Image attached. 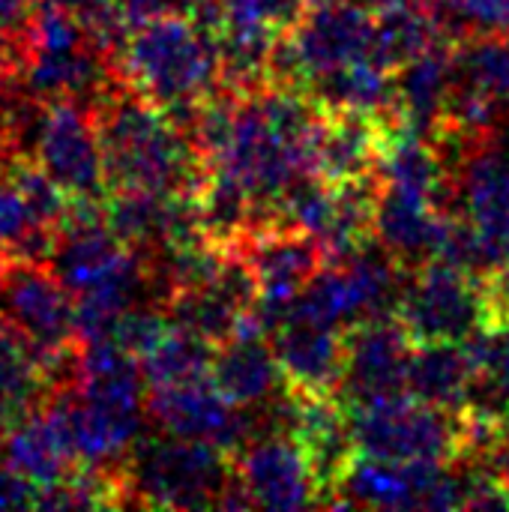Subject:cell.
Listing matches in <instances>:
<instances>
[{"mask_svg": "<svg viewBox=\"0 0 509 512\" xmlns=\"http://www.w3.org/2000/svg\"><path fill=\"white\" fill-rule=\"evenodd\" d=\"M108 192L144 189L189 195L204 183V165L186 132L153 102L117 81L93 105Z\"/></svg>", "mask_w": 509, "mask_h": 512, "instance_id": "1", "label": "cell"}, {"mask_svg": "<svg viewBox=\"0 0 509 512\" xmlns=\"http://www.w3.org/2000/svg\"><path fill=\"white\" fill-rule=\"evenodd\" d=\"M114 69L123 84L162 108L177 126L222 87L216 33L183 12L135 24L114 54Z\"/></svg>", "mask_w": 509, "mask_h": 512, "instance_id": "2", "label": "cell"}, {"mask_svg": "<svg viewBox=\"0 0 509 512\" xmlns=\"http://www.w3.org/2000/svg\"><path fill=\"white\" fill-rule=\"evenodd\" d=\"M234 474V456L219 444L177 435H141L123 465L126 507L219 510Z\"/></svg>", "mask_w": 509, "mask_h": 512, "instance_id": "3", "label": "cell"}, {"mask_svg": "<svg viewBox=\"0 0 509 512\" xmlns=\"http://www.w3.org/2000/svg\"><path fill=\"white\" fill-rule=\"evenodd\" d=\"M0 321L36 348L51 390L75 381V297L45 261L0 255Z\"/></svg>", "mask_w": 509, "mask_h": 512, "instance_id": "4", "label": "cell"}, {"mask_svg": "<svg viewBox=\"0 0 509 512\" xmlns=\"http://www.w3.org/2000/svg\"><path fill=\"white\" fill-rule=\"evenodd\" d=\"M357 453L393 462H459L462 417L459 411L417 402L408 393L372 405L345 408Z\"/></svg>", "mask_w": 509, "mask_h": 512, "instance_id": "5", "label": "cell"}, {"mask_svg": "<svg viewBox=\"0 0 509 512\" xmlns=\"http://www.w3.org/2000/svg\"><path fill=\"white\" fill-rule=\"evenodd\" d=\"M480 279L444 261L411 270L396 309L408 339L414 345L471 339L486 321Z\"/></svg>", "mask_w": 509, "mask_h": 512, "instance_id": "6", "label": "cell"}, {"mask_svg": "<svg viewBox=\"0 0 509 512\" xmlns=\"http://www.w3.org/2000/svg\"><path fill=\"white\" fill-rule=\"evenodd\" d=\"M30 159L69 195V198H105L108 177L102 162V144L96 132L93 108L81 99L42 102Z\"/></svg>", "mask_w": 509, "mask_h": 512, "instance_id": "7", "label": "cell"}, {"mask_svg": "<svg viewBox=\"0 0 509 512\" xmlns=\"http://www.w3.org/2000/svg\"><path fill=\"white\" fill-rule=\"evenodd\" d=\"M147 420L165 435L210 441L231 456L267 426L264 408L231 405L210 378L147 390Z\"/></svg>", "mask_w": 509, "mask_h": 512, "instance_id": "8", "label": "cell"}, {"mask_svg": "<svg viewBox=\"0 0 509 512\" xmlns=\"http://www.w3.org/2000/svg\"><path fill=\"white\" fill-rule=\"evenodd\" d=\"M237 477L252 501L264 510H306L321 507V483L288 429H264L234 453Z\"/></svg>", "mask_w": 509, "mask_h": 512, "instance_id": "9", "label": "cell"}, {"mask_svg": "<svg viewBox=\"0 0 509 512\" xmlns=\"http://www.w3.org/2000/svg\"><path fill=\"white\" fill-rule=\"evenodd\" d=\"M345 339V372L336 390V399L345 408L372 405L378 399H390L405 390L408 360L414 342L396 315L372 318L342 330Z\"/></svg>", "mask_w": 509, "mask_h": 512, "instance_id": "10", "label": "cell"}, {"mask_svg": "<svg viewBox=\"0 0 509 512\" xmlns=\"http://www.w3.org/2000/svg\"><path fill=\"white\" fill-rule=\"evenodd\" d=\"M456 210L477 228L489 270L509 267V156L498 138L474 147L453 171Z\"/></svg>", "mask_w": 509, "mask_h": 512, "instance_id": "11", "label": "cell"}, {"mask_svg": "<svg viewBox=\"0 0 509 512\" xmlns=\"http://www.w3.org/2000/svg\"><path fill=\"white\" fill-rule=\"evenodd\" d=\"M285 390L294 396H336L345 372L342 330L285 315L270 333Z\"/></svg>", "mask_w": 509, "mask_h": 512, "instance_id": "12", "label": "cell"}, {"mask_svg": "<svg viewBox=\"0 0 509 512\" xmlns=\"http://www.w3.org/2000/svg\"><path fill=\"white\" fill-rule=\"evenodd\" d=\"M0 459L39 489V504L78 471L66 429L48 402L24 411L12 423L0 447Z\"/></svg>", "mask_w": 509, "mask_h": 512, "instance_id": "13", "label": "cell"}, {"mask_svg": "<svg viewBox=\"0 0 509 512\" xmlns=\"http://www.w3.org/2000/svg\"><path fill=\"white\" fill-rule=\"evenodd\" d=\"M444 213L435 201L384 186L375 210V240L405 267L417 270L438 255Z\"/></svg>", "mask_w": 509, "mask_h": 512, "instance_id": "14", "label": "cell"}, {"mask_svg": "<svg viewBox=\"0 0 509 512\" xmlns=\"http://www.w3.org/2000/svg\"><path fill=\"white\" fill-rule=\"evenodd\" d=\"M210 381L237 408H264L285 393V378L267 336H231L216 345Z\"/></svg>", "mask_w": 509, "mask_h": 512, "instance_id": "15", "label": "cell"}, {"mask_svg": "<svg viewBox=\"0 0 509 512\" xmlns=\"http://www.w3.org/2000/svg\"><path fill=\"white\" fill-rule=\"evenodd\" d=\"M456 81L453 42L441 39L396 72V117L411 132L432 138L444 120Z\"/></svg>", "mask_w": 509, "mask_h": 512, "instance_id": "16", "label": "cell"}, {"mask_svg": "<svg viewBox=\"0 0 509 512\" xmlns=\"http://www.w3.org/2000/svg\"><path fill=\"white\" fill-rule=\"evenodd\" d=\"M129 255V246L108 231L105 222H63L57 228L48 267L72 297L105 282Z\"/></svg>", "mask_w": 509, "mask_h": 512, "instance_id": "17", "label": "cell"}, {"mask_svg": "<svg viewBox=\"0 0 509 512\" xmlns=\"http://www.w3.org/2000/svg\"><path fill=\"white\" fill-rule=\"evenodd\" d=\"M474 387L477 372L462 342H432L411 348L405 390L417 402L462 411L465 405H471Z\"/></svg>", "mask_w": 509, "mask_h": 512, "instance_id": "18", "label": "cell"}, {"mask_svg": "<svg viewBox=\"0 0 509 512\" xmlns=\"http://www.w3.org/2000/svg\"><path fill=\"white\" fill-rule=\"evenodd\" d=\"M324 111H366L396 117V72L357 60L315 78L306 90Z\"/></svg>", "mask_w": 509, "mask_h": 512, "instance_id": "19", "label": "cell"}, {"mask_svg": "<svg viewBox=\"0 0 509 512\" xmlns=\"http://www.w3.org/2000/svg\"><path fill=\"white\" fill-rule=\"evenodd\" d=\"M444 39L438 21L420 0H402L399 6L375 15V45L372 63L399 72L405 63L429 51ZM450 42V39H447Z\"/></svg>", "mask_w": 509, "mask_h": 512, "instance_id": "20", "label": "cell"}, {"mask_svg": "<svg viewBox=\"0 0 509 512\" xmlns=\"http://www.w3.org/2000/svg\"><path fill=\"white\" fill-rule=\"evenodd\" d=\"M456 84L480 93L509 117V33H477L453 42Z\"/></svg>", "mask_w": 509, "mask_h": 512, "instance_id": "21", "label": "cell"}, {"mask_svg": "<svg viewBox=\"0 0 509 512\" xmlns=\"http://www.w3.org/2000/svg\"><path fill=\"white\" fill-rule=\"evenodd\" d=\"M51 393L48 372L36 348L0 321V399L21 417Z\"/></svg>", "mask_w": 509, "mask_h": 512, "instance_id": "22", "label": "cell"}, {"mask_svg": "<svg viewBox=\"0 0 509 512\" xmlns=\"http://www.w3.org/2000/svg\"><path fill=\"white\" fill-rule=\"evenodd\" d=\"M216 345L189 333V330H171L144 360L141 372L147 381V390L156 387H174V384H189V381H204L210 378Z\"/></svg>", "mask_w": 509, "mask_h": 512, "instance_id": "23", "label": "cell"}, {"mask_svg": "<svg viewBox=\"0 0 509 512\" xmlns=\"http://www.w3.org/2000/svg\"><path fill=\"white\" fill-rule=\"evenodd\" d=\"M474 372H477V387L474 399L477 405L509 411V321L498 327H480L471 339L462 342Z\"/></svg>", "mask_w": 509, "mask_h": 512, "instance_id": "24", "label": "cell"}, {"mask_svg": "<svg viewBox=\"0 0 509 512\" xmlns=\"http://www.w3.org/2000/svg\"><path fill=\"white\" fill-rule=\"evenodd\" d=\"M171 330H174V324H171V318H168V312L162 306L141 303V306L126 309L117 318V324L111 330V339L120 348H126L129 354H135L138 360H144Z\"/></svg>", "mask_w": 509, "mask_h": 512, "instance_id": "25", "label": "cell"}, {"mask_svg": "<svg viewBox=\"0 0 509 512\" xmlns=\"http://www.w3.org/2000/svg\"><path fill=\"white\" fill-rule=\"evenodd\" d=\"M309 9V0H225V18L288 33Z\"/></svg>", "mask_w": 509, "mask_h": 512, "instance_id": "26", "label": "cell"}, {"mask_svg": "<svg viewBox=\"0 0 509 512\" xmlns=\"http://www.w3.org/2000/svg\"><path fill=\"white\" fill-rule=\"evenodd\" d=\"M21 507H39V489L12 471L6 462H0V510H21Z\"/></svg>", "mask_w": 509, "mask_h": 512, "instance_id": "27", "label": "cell"}, {"mask_svg": "<svg viewBox=\"0 0 509 512\" xmlns=\"http://www.w3.org/2000/svg\"><path fill=\"white\" fill-rule=\"evenodd\" d=\"M39 0H0V33L27 42Z\"/></svg>", "mask_w": 509, "mask_h": 512, "instance_id": "28", "label": "cell"}, {"mask_svg": "<svg viewBox=\"0 0 509 512\" xmlns=\"http://www.w3.org/2000/svg\"><path fill=\"white\" fill-rule=\"evenodd\" d=\"M15 420H18V414H15V411L0 399V447H3V438H6V432L12 429V423H15Z\"/></svg>", "mask_w": 509, "mask_h": 512, "instance_id": "29", "label": "cell"}, {"mask_svg": "<svg viewBox=\"0 0 509 512\" xmlns=\"http://www.w3.org/2000/svg\"><path fill=\"white\" fill-rule=\"evenodd\" d=\"M495 474L501 477L504 489H507V492H509V441H507V447L501 450V456L495 459Z\"/></svg>", "mask_w": 509, "mask_h": 512, "instance_id": "30", "label": "cell"}, {"mask_svg": "<svg viewBox=\"0 0 509 512\" xmlns=\"http://www.w3.org/2000/svg\"><path fill=\"white\" fill-rule=\"evenodd\" d=\"M321 3H342V0H309V6H321Z\"/></svg>", "mask_w": 509, "mask_h": 512, "instance_id": "31", "label": "cell"}, {"mask_svg": "<svg viewBox=\"0 0 509 512\" xmlns=\"http://www.w3.org/2000/svg\"><path fill=\"white\" fill-rule=\"evenodd\" d=\"M0 255H6V246L3 243H0Z\"/></svg>", "mask_w": 509, "mask_h": 512, "instance_id": "32", "label": "cell"}, {"mask_svg": "<svg viewBox=\"0 0 509 512\" xmlns=\"http://www.w3.org/2000/svg\"><path fill=\"white\" fill-rule=\"evenodd\" d=\"M507 420H509V411H507Z\"/></svg>", "mask_w": 509, "mask_h": 512, "instance_id": "33", "label": "cell"}]
</instances>
